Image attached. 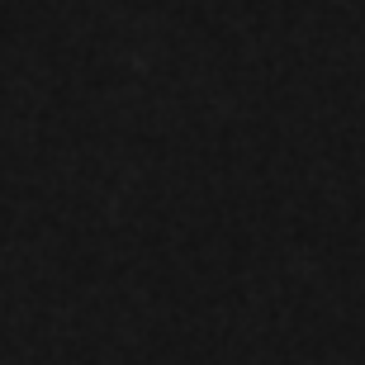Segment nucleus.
Returning a JSON list of instances; mask_svg holds the SVG:
<instances>
[]
</instances>
